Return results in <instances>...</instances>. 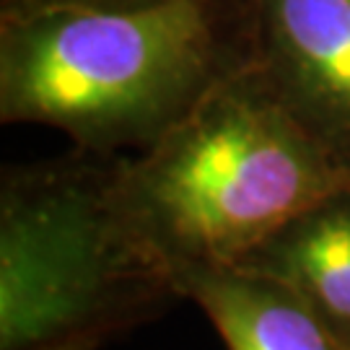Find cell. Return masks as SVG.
Wrapping results in <instances>:
<instances>
[{"instance_id": "obj_1", "label": "cell", "mask_w": 350, "mask_h": 350, "mask_svg": "<svg viewBox=\"0 0 350 350\" xmlns=\"http://www.w3.org/2000/svg\"><path fill=\"white\" fill-rule=\"evenodd\" d=\"M252 57L241 0L140 8L0 5V120L130 156Z\"/></svg>"}, {"instance_id": "obj_7", "label": "cell", "mask_w": 350, "mask_h": 350, "mask_svg": "<svg viewBox=\"0 0 350 350\" xmlns=\"http://www.w3.org/2000/svg\"><path fill=\"white\" fill-rule=\"evenodd\" d=\"M169 0H3L0 5H26V8H47V5H73V8H140Z\"/></svg>"}, {"instance_id": "obj_2", "label": "cell", "mask_w": 350, "mask_h": 350, "mask_svg": "<svg viewBox=\"0 0 350 350\" xmlns=\"http://www.w3.org/2000/svg\"><path fill=\"white\" fill-rule=\"evenodd\" d=\"M345 185L350 169L301 125L252 57L156 143L117 156L112 176L125 224L169 273L237 265Z\"/></svg>"}, {"instance_id": "obj_6", "label": "cell", "mask_w": 350, "mask_h": 350, "mask_svg": "<svg viewBox=\"0 0 350 350\" xmlns=\"http://www.w3.org/2000/svg\"><path fill=\"white\" fill-rule=\"evenodd\" d=\"M237 267L293 288L350 345V185L280 226Z\"/></svg>"}, {"instance_id": "obj_3", "label": "cell", "mask_w": 350, "mask_h": 350, "mask_svg": "<svg viewBox=\"0 0 350 350\" xmlns=\"http://www.w3.org/2000/svg\"><path fill=\"white\" fill-rule=\"evenodd\" d=\"M114 159L73 148L0 176V350H101L182 301L130 231Z\"/></svg>"}, {"instance_id": "obj_4", "label": "cell", "mask_w": 350, "mask_h": 350, "mask_svg": "<svg viewBox=\"0 0 350 350\" xmlns=\"http://www.w3.org/2000/svg\"><path fill=\"white\" fill-rule=\"evenodd\" d=\"M252 63L350 169V0H241Z\"/></svg>"}, {"instance_id": "obj_5", "label": "cell", "mask_w": 350, "mask_h": 350, "mask_svg": "<svg viewBox=\"0 0 350 350\" xmlns=\"http://www.w3.org/2000/svg\"><path fill=\"white\" fill-rule=\"evenodd\" d=\"M185 301L200 306L228 350H350L275 278L237 265H192L172 273Z\"/></svg>"}]
</instances>
